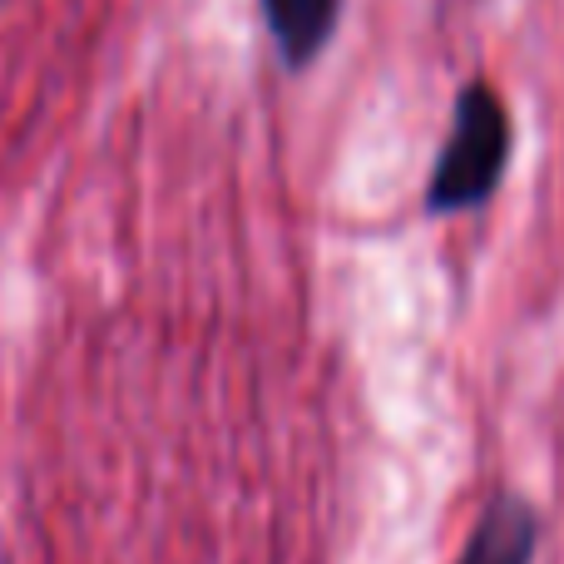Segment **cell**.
Segmentation results:
<instances>
[{
  "label": "cell",
  "instance_id": "obj_1",
  "mask_svg": "<svg viewBox=\"0 0 564 564\" xmlns=\"http://www.w3.org/2000/svg\"><path fill=\"white\" fill-rule=\"evenodd\" d=\"M510 159V115L490 85H466L451 115V134L431 169V214H470L496 194Z\"/></svg>",
  "mask_w": 564,
  "mask_h": 564
},
{
  "label": "cell",
  "instance_id": "obj_2",
  "mask_svg": "<svg viewBox=\"0 0 564 564\" xmlns=\"http://www.w3.org/2000/svg\"><path fill=\"white\" fill-rule=\"evenodd\" d=\"M540 545V520L520 496H496L470 530L456 564H530Z\"/></svg>",
  "mask_w": 564,
  "mask_h": 564
},
{
  "label": "cell",
  "instance_id": "obj_3",
  "mask_svg": "<svg viewBox=\"0 0 564 564\" xmlns=\"http://www.w3.org/2000/svg\"><path fill=\"white\" fill-rule=\"evenodd\" d=\"M341 0H263V25L288 69H307L337 30Z\"/></svg>",
  "mask_w": 564,
  "mask_h": 564
}]
</instances>
